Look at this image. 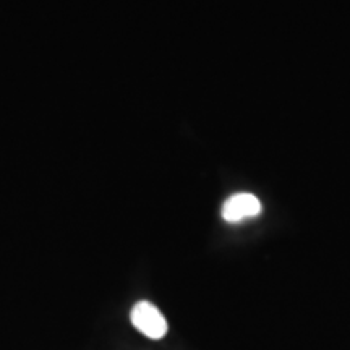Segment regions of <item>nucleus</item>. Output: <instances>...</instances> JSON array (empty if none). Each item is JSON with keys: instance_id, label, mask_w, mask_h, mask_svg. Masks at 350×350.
<instances>
[{"instance_id": "nucleus-1", "label": "nucleus", "mask_w": 350, "mask_h": 350, "mask_svg": "<svg viewBox=\"0 0 350 350\" xmlns=\"http://www.w3.org/2000/svg\"><path fill=\"white\" fill-rule=\"evenodd\" d=\"M130 321L135 326V329L154 340L163 339L169 331L167 319L164 318V314L159 312L156 305L146 300L133 305L130 312Z\"/></svg>"}, {"instance_id": "nucleus-2", "label": "nucleus", "mask_w": 350, "mask_h": 350, "mask_svg": "<svg viewBox=\"0 0 350 350\" xmlns=\"http://www.w3.org/2000/svg\"><path fill=\"white\" fill-rule=\"evenodd\" d=\"M262 213L261 201L252 193H235L229 196L222 204V219L229 224H239L260 216Z\"/></svg>"}]
</instances>
